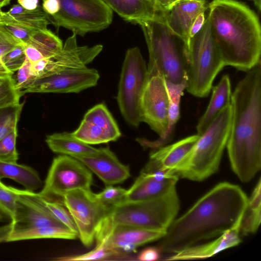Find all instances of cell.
Segmentation results:
<instances>
[{"mask_svg": "<svg viewBox=\"0 0 261 261\" xmlns=\"http://www.w3.org/2000/svg\"><path fill=\"white\" fill-rule=\"evenodd\" d=\"M248 200L239 186L219 183L174 220L160 239L157 248L160 253L173 254L201 241L240 228Z\"/></svg>", "mask_w": 261, "mask_h": 261, "instance_id": "1", "label": "cell"}, {"mask_svg": "<svg viewBox=\"0 0 261 261\" xmlns=\"http://www.w3.org/2000/svg\"><path fill=\"white\" fill-rule=\"evenodd\" d=\"M232 117L226 148L233 172L244 182L261 168V66L239 81L231 97Z\"/></svg>", "mask_w": 261, "mask_h": 261, "instance_id": "2", "label": "cell"}, {"mask_svg": "<svg viewBox=\"0 0 261 261\" xmlns=\"http://www.w3.org/2000/svg\"><path fill=\"white\" fill-rule=\"evenodd\" d=\"M207 8L212 33L225 66L247 72L260 63L261 30L255 13L234 0H213Z\"/></svg>", "mask_w": 261, "mask_h": 261, "instance_id": "3", "label": "cell"}, {"mask_svg": "<svg viewBox=\"0 0 261 261\" xmlns=\"http://www.w3.org/2000/svg\"><path fill=\"white\" fill-rule=\"evenodd\" d=\"M149 53L148 75L159 73L166 81L187 84V46L185 41L168 27L164 18L156 15L142 21Z\"/></svg>", "mask_w": 261, "mask_h": 261, "instance_id": "4", "label": "cell"}, {"mask_svg": "<svg viewBox=\"0 0 261 261\" xmlns=\"http://www.w3.org/2000/svg\"><path fill=\"white\" fill-rule=\"evenodd\" d=\"M180 209V201L175 189L160 197L142 201H122L111 206L99 227L96 243L105 238L116 225H129L166 232Z\"/></svg>", "mask_w": 261, "mask_h": 261, "instance_id": "5", "label": "cell"}, {"mask_svg": "<svg viewBox=\"0 0 261 261\" xmlns=\"http://www.w3.org/2000/svg\"><path fill=\"white\" fill-rule=\"evenodd\" d=\"M232 117L227 106L200 135L176 169L178 177L201 181L216 173L229 137Z\"/></svg>", "mask_w": 261, "mask_h": 261, "instance_id": "6", "label": "cell"}, {"mask_svg": "<svg viewBox=\"0 0 261 261\" xmlns=\"http://www.w3.org/2000/svg\"><path fill=\"white\" fill-rule=\"evenodd\" d=\"M187 56L186 90L196 97H206L216 76L225 66L207 17L200 30L190 39Z\"/></svg>", "mask_w": 261, "mask_h": 261, "instance_id": "7", "label": "cell"}, {"mask_svg": "<svg viewBox=\"0 0 261 261\" xmlns=\"http://www.w3.org/2000/svg\"><path fill=\"white\" fill-rule=\"evenodd\" d=\"M147 79V66L140 49H128L122 66L116 99L122 117L135 127L142 122L141 100Z\"/></svg>", "mask_w": 261, "mask_h": 261, "instance_id": "8", "label": "cell"}, {"mask_svg": "<svg viewBox=\"0 0 261 261\" xmlns=\"http://www.w3.org/2000/svg\"><path fill=\"white\" fill-rule=\"evenodd\" d=\"M58 12L49 16L57 28L63 27L76 35L101 31L113 20V10L102 0H59Z\"/></svg>", "mask_w": 261, "mask_h": 261, "instance_id": "9", "label": "cell"}, {"mask_svg": "<svg viewBox=\"0 0 261 261\" xmlns=\"http://www.w3.org/2000/svg\"><path fill=\"white\" fill-rule=\"evenodd\" d=\"M92 179L91 171L81 161L61 154L54 159L44 185L38 194L46 200L64 204L67 193L79 189H90Z\"/></svg>", "mask_w": 261, "mask_h": 261, "instance_id": "10", "label": "cell"}, {"mask_svg": "<svg viewBox=\"0 0 261 261\" xmlns=\"http://www.w3.org/2000/svg\"><path fill=\"white\" fill-rule=\"evenodd\" d=\"M63 203L76 225L81 242L85 246L90 247L111 206L102 203L91 189H84L67 193Z\"/></svg>", "mask_w": 261, "mask_h": 261, "instance_id": "11", "label": "cell"}, {"mask_svg": "<svg viewBox=\"0 0 261 261\" xmlns=\"http://www.w3.org/2000/svg\"><path fill=\"white\" fill-rule=\"evenodd\" d=\"M103 46H79L76 35L73 33L63 44L62 50L54 56L32 64V70L37 79L62 71L86 68L100 54Z\"/></svg>", "mask_w": 261, "mask_h": 261, "instance_id": "12", "label": "cell"}, {"mask_svg": "<svg viewBox=\"0 0 261 261\" xmlns=\"http://www.w3.org/2000/svg\"><path fill=\"white\" fill-rule=\"evenodd\" d=\"M169 106L164 78L159 73L148 75L141 97V118L159 137L167 129Z\"/></svg>", "mask_w": 261, "mask_h": 261, "instance_id": "13", "label": "cell"}, {"mask_svg": "<svg viewBox=\"0 0 261 261\" xmlns=\"http://www.w3.org/2000/svg\"><path fill=\"white\" fill-rule=\"evenodd\" d=\"M100 77L98 71L87 67L71 69L38 79L21 92L79 93L95 86Z\"/></svg>", "mask_w": 261, "mask_h": 261, "instance_id": "14", "label": "cell"}, {"mask_svg": "<svg viewBox=\"0 0 261 261\" xmlns=\"http://www.w3.org/2000/svg\"><path fill=\"white\" fill-rule=\"evenodd\" d=\"M72 134L90 145L115 141L121 136L117 122L104 103L89 109Z\"/></svg>", "mask_w": 261, "mask_h": 261, "instance_id": "15", "label": "cell"}, {"mask_svg": "<svg viewBox=\"0 0 261 261\" xmlns=\"http://www.w3.org/2000/svg\"><path fill=\"white\" fill-rule=\"evenodd\" d=\"M12 188L17 195L15 216L13 221L11 222L13 226L12 230L64 226L46 208L38 193L13 187Z\"/></svg>", "mask_w": 261, "mask_h": 261, "instance_id": "16", "label": "cell"}, {"mask_svg": "<svg viewBox=\"0 0 261 261\" xmlns=\"http://www.w3.org/2000/svg\"><path fill=\"white\" fill-rule=\"evenodd\" d=\"M73 158L95 173L106 186L122 183L130 176L128 167L122 164L109 147L98 148L92 154Z\"/></svg>", "mask_w": 261, "mask_h": 261, "instance_id": "17", "label": "cell"}, {"mask_svg": "<svg viewBox=\"0 0 261 261\" xmlns=\"http://www.w3.org/2000/svg\"><path fill=\"white\" fill-rule=\"evenodd\" d=\"M199 137L197 134L193 135L153 150L148 162L141 171L160 170L176 175V169L191 151Z\"/></svg>", "mask_w": 261, "mask_h": 261, "instance_id": "18", "label": "cell"}, {"mask_svg": "<svg viewBox=\"0 0 261 261\" xmlns=\"http://www.w3.org/2000/svg\"><path fill=\"white\" fill-rule=\"evenodd\" d=\"M207 7L206 0H179L163 16L170 29L185 41L187 47L194 21Z\"/></svg>", "mask_w": 261, "mask_h": 261, "instance_id": "19", "label": "cell"}, {"mask_svg": "<svg viewBox=\"0 0 261 261\" xmlns=\"http://www.w3.org/2000/svg\"><path fill=\"white\" fill-rule=\"evenodd\" d=\"M239 228H236L221 234L212 241L186 248L172 254L165 260H195L212 257L223 250L238 245L241 242Z\"/></svg>", "mask_w": 261, "mask_h": 261, "instance_id": "20", "label": "cell"}, {"mask_svg": "<svg viewBox=\"0 0 261 261\" xmlns=\"http://www.w3.org/2000/svg\"><path fill=\"white\" fill-rule=\"evenodd\" d=\"M165 233L139 227L119 225L113 227L102 241H105L107 247L117 254L120 248L125 244H132L137 247L160 240Z\"/></svg>", "mask_w": 261, "mask_h": 261, "instance_id": "21", "label": "cell"}, {"mask_svg": "<svg viewBox=\"0 0 261 261\" xmlns=\"http://www.w3.org/2000/svg\"><path fill=\"white\" fill-rule=\"evenodd\" d=\"M178 179V176H173L164 180H158L140 172L133 185L126 191L123 201H142L162 196L176 189Z\"/></svg>", "mask_w": 261, "mask_h": 261, "instance_id": "22", "label": "cell"}, {"mask_svg": "<svg viewBox=\"0 0 261 261\" xmlns=\"http://www.w3.org/2000/svg\"><path fill=\"white\" fill-rule=\"evenodd\" d=\"M165 84L169 99L167 129L163 136L154 141L138 138L137 141L145 149L154 150L168 143L173 137L175 126L180 117L181 98L187 88V84H175L165 81Z\"/></svg>", "mask_w": 261, "mask_h": 261, "instance_id": "23", "label": "cell"}, {"mask_svg": "<svg viewBox=\"0 0 261 261\" xmlns=\"http://www.w3.org/2000/svg\"><path fill=\"white\" fill-rule=\"evenodd\" d=\"M209 103L196 125L197 134L201 135L217 115L231 102V89L229 76L223 75L218 84L212 88Z\"/></svg>", "mask_w": 261, "mask_h": 261, "instance_id": "24", "label": "cell"}, {"mask_svg": "<svg viewBox=\"0 0 261 261\" xmlns=\"http://www.w3.org/2000/svg\"><path fill=\"white\" fill-rule=\"evenodd\" d=\"M0 23L12 24L30 30L47 28L51 23L49 16L38 6L34 10H27L20 5H14L0 17Z\"/></svg>", "mask_w": 261, "mask_h": 261, "instance_id": "25", "label": "cell"}, {"mask_svg": "<svg viewBox=\"0 0 261 261\" xmlns=\"http://www.w3.org/2000/svg\"><path fill=\"white\" fill-rule=\"evenodd\" d=\"M124 20L134 24L153 18L156 15L151 0H102Z\"/></svg>", "mask_w": 261, "mask_h": 261, "instance_id": "26", "label": "cell"}, {"mask_svg": "<svg viewBox=\"0 0 261 261\" xmlns=\"http://www.w3.org/2000/svg\"><path fill=\"white\" fill-rule=\"evenodd\" d=\"M45 142L54 152L72 157L88 155L98 150L75 138L72 133H54L46 136Z\"/></svg>", "mask_w": 261, "mask_h": 261, "instance_id": "27", "label": "cell"}, {"mask_svg": "<svg viewBox=\"0 0 261 261\" xmlns=\"http://www.w3.org/2000/svg\"><path fill=\"white\" fill-rule=\"evenodd\" d=\"M3 178L13 179L29 191H34L43 185L39 174L35 169L17 162L0 161V179Z\"/></svg>", "mask_w": 261, "mask_h": 261, "instance_id": "28", "label": "cell"}, {"mask_svg": "<svg viewBox=\"0 0 261 261\" xmlns=\"http://www.w3.org/2000/svg\"><path fill=\"white\" fill-rule=\"evenodd\" d=\"M77 237V232L65 226H50L12 230L7 242L46 238L74 240Z\"/></svg>", "mask_w": 261, "mask_h": 261, "instance_id": "29", "label": "cell"}, {"mask_svg": "<svg viewBox=\"0 0 261 261\" xmlns=\"http://www.w3.org/2000/svg\"><path fill=\"white\" fill-rule=\"evenodd\" d=\"M261 221V180L259 178L251 196L240 225V233L243 236L253 234L257 230Z\"/></svg>", "mask_w": 261, "mask_h": 261, "instance_id": "30", "label": "cell"}, {"mask_svg": "<svg viewBox=\"0 0 261 261\" xmlns=\"http://www.w3.org/2000/svg\"><path fill=\"white\" fill-rule=\"evenodd\" d=\"M25 44L35 47L45 59L57 55L63 46L60 38L47 28L32 31Z\"/></svg>", "mask_w": 261, "mask_h": 261, "instance_id": "31", "label": "cell"}, {"mask_svg": "<svg viewBox=\"0 0 261 261\" xmlns=\"http://www.w3.org/2000/svg\"><path fill=\"white\" fill-rule=\"evenodd\" d=\"M17 195L11 186H7L0 179V221H13L15 216Z\"/></svg>", "mask_w": 261, "mask_h": 261, "instance_id": "32", "label": "cell"}, {"mask_svg": "<svg viewBox=\"0 0 261 261\" xmlns=\"http://www.w3.org/2000/svg\"><path fill=\"white\" fill-rule=\"evenodd\" d=\"M23 103L0 109V139L17 127Z\"/></svg>", "mask_w": 261, "mask_h": 261, "instance_id": "33", "label": "cell"}, {"mask_svg": "<svg viewBox=\"0 0 261 261\" xmlns=\"http://www.w3.org/2000/svg\"><path fill=\"white\" fill-rule=\"evenodd\" d=\"M12 76L0 77V109L19 104L21 93Z\"/></svg>", "mask_w": 261, "mask_h": 261, "instance_id": "34", "label": "cell"}, {"mask_svg": "<svg viewBox=\"0 0 261 261\" xmlns=\"http://www.w3.org/2000/svg\"><path fill=\"white\" fill-rule=\"evenodd\" d=\"M21 44H23L14 37L4 25L0 23V77H6L13 75L3 65L1 61L2 57L16 46Z\"/></svg>", "mask_w": 261, "mask_h": 261, "instance_id": "35", "label": "cell"}, {"mask_svg": "<svg viewBox=\"0 0 261 261\" xmlns=\"http://www.w3.org/2000/svg\"><path fill=\"white\" fill-rule=\"evenodd\" d=\"M17 137V128L0 139V161L17 162L18 159L16 143Z\"/></svg>", "mask_w": 261, "mask_h": 261, "instance_id": "36", "label": "cell"}, {"mask_svg": "<svg viewBox=\"0 0 261 261\" xmlns=\"http://www.w3.org/2000/svg\"><path fill=\"white\" fill-rule=\"evenodd\" d=\"M42 199L46 208L58 220L67 228L78 233L72 217L63 204Z\"/></svg>", "mask_w": 261, "mask_h": 261, "instance_id": "37", "label": "cell"}, {"mask_svg": "<svg viewBox=\"0 0 261 261\" xmlns=\"http://www.w3.org/2000/svg\"><path fill=\"white\" fill-rule=\"evenodd\" d=\"M116 254L106 246V242L103 241L96 244V246L92 250L83 254L75 256L61 257L59 260L82 261L103 259L109 256Z\"/></svg>", "mask_w": 261, "mask_h": 261, "instance_id": "38", "label": "cell"}, {"mask_svg": "<svg viewBox=\"0 0 261 261\" xmlns=\"http://www.w3.org/2000/svg\"><path fill=\"white\" fill-rule=\"evenodd\" d=\"M24 44L18 45L4 55L1 61L6 68L11 73L17 71L23 64L26 56Z\"/></svg>", "mask_w": 261, "mask_h": 261, "instance_id": "39", "label": "cell"}, {"mask_svg": "<svg viewBox=\"0 0 261 261\" xmlns=\"http://www.w3.org/2000/svg\"><path fill=\"white\" fill-rule=\"evenodd\" d=\"M126 190L113 185L106 186L101 192L96 194L98 199L103 204L113 206L124 200Z\"/></svg>", "mask_w": 261, "mask_h": 261, "instance_id": "40", "label": "cell"}, {"mask_svg": "<svg viewBox=\"0 0 261 261\" xmlns=\"http://www.w3.org/2000/svg\"><path fill=\"white\" fill-rule=\"evenodd\" d=\"M31 66L32 63L26 58L22 65L17 71L15 85L16 88L20 92L21 94L24 90L37 80V77L32 70Z\"/></svg>", "mask_w": 261, "mask_h": 261, "instance_id": "41", "label": "cell"}, {"mask_svg": "<svg viewBox=\"0 0 261 261\" xmlns=\"http://www.w3.org/2000/svg\"><path fill=\"white\" fill-rule=\"evenodd\" d=\"M160 256V252L157 248L149 247L139 254L138 259L141 261H153L158 260Z\"/></svg>", "mask_w": 261, "mask_h": 261, "instance_id": "42", "label": "cell"}, {"mask_svg": "<svg viewBox=\"0 0 261 261\" xmlns=\"http://www.w3.org/2000/svg\"><path fill=\"white\" fill-rule=\"evenodd\" d=\"M23 46L26 58L32 64L45 59L42 55L32 45L24 44Z\"/></svg>", "mask_w": 261, "mask_h": 261, "instance_id": "43", "label": "cell"}, {"mask_svg": "<svg viewBox=\"0 0 261 261\" xmlns=\"http://www.w3.org/2000/svg\"><path fill=\"white\" fill-rule=\"evenodd\" d=\"M42 8L49 16L56 14L60 10L59 0H42Z\"/></svg>", "mask_w": 261, "mask_h": 261, "instance_id": "44", "label": "cell"}, {"mask_svg": "<svg viewBox=\"0 0 261 261\" xmlns=\"http://www.w3.org/2000/svg\"><path fill=\"white\" fill-rule=\"evenodd\" d=\"M179 0H156L155 6L158 14L163 16Z\"/></svg>", "mask_w": 261, "mask_h": 261, "instance_id": "45", "label": "cell"}, {"mask_svg": "<svg viewBox=\"0 0 261 261\" xmlns=\"http://www.w3.org/2000/svg\"><path fill=\"white\" fill-rule=\"evenodd\" d=\"M205 20L204 13H200L194 21L190 32V39L201 29Z\"/></svg>", "mask_w": 261, "mask_h": 261, "instance_id": "46", "label": "cell"}, {"mask_svg": "<svg viewBox=\"0 0 261 261\" xmlns=\"http://www.w3.org/2000/svg\"><path fill=\"white\" fill-rule=\"evenodd\" d=\"M13 229V226L11 222L8 224L0 227V243L7 242L9 236Z\"/></svg>", "mask_w": 261, "mask_h": 261, "instance_id": "47", "label": "cell"}, {"mask_svg": "<svg viewBox=\"0 0 261 261\" xmlns=\"http://www.w3.org/2000/svg\"><path fill=\"white\" fill-rule=\"evenodd\" d=\"M38 0H17V3L27 10H34L38 5Z\"/></svg>", "mask_w": 261, "mask_h": 261, "instance_id": "48", "label": "cell"}, {"mask_svg": "<svg viewBox=\"0 0 261 261\" xmlns=\"http://www.w3.org/2000/svg\"><path fill=\"white\" fill-rule=\"evenodd\" d=\"M254 2V4L257 9H258V11L260 12L261 9V0H251Z\"/></svg>", "mask_w": 261, "mask_h": 261, "instance_id": "49", "label": "cell"}, {"mask_svg": "<svg viewBox=\"0 0 261 261\" xmlns=\"http://www.w3.org/2000/svg\"><path fill=\"white\" fill-rule=\"evenodd\" d=\"M11 0H0V8H2L10 4Z\"/></svg>", "mask_w": 261, "mask_h": 261, "instance_id": "50", "label": "cell"}, {"mask_svg": "<svg viewBox=\"0 0 261 261\" xmlns=\"http://www.w3.org/2000/svg\"><path fill=\"white\" fill-rule=\"evenodd\" d=\"M151 1L152 3H153V5H154V7H155V3H156V0H151ZM156 13H157V12H156Z\"/></svg>", "mask_w": 261, "mask_h": 261, "instance_id": "51", "label": "cell"}, {"mask_svg": "<svg viewBox=\"0 0 261 261\" xmlns=\"http://www.w3.org/2000/svg\"><path fill=\"white\" fill-rule=\"evenodd\" d=\"M3 13V11H2L1 8H0V17L2 16Z\"/></svg>", "mask_w": 261, "mask_h": 261, "instance_id": "52", "label": "cell"}]
</instances>
